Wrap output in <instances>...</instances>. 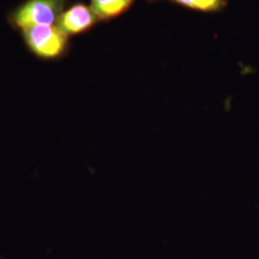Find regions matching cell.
<instances>
[{"instance_id":"cell-1","label":"cell","mask_w":259,"mask_h":259,"mask_svg":"<svg viewBox=\"0 0 259 259\" xmlns=\"http://www.w3.org/2000/svg\"><path fill=\"white\" fill-rule=\"evenodd\" d=\"M65 0H29L14 15L15 23L22 29L52 25L63 14Z\"/></svg>"},{"instance_id":"cell-2","label":"cell","mask_w":259,"mask_h":259,"mask_svg":"<svg viewBox=\"0 0 259 259\" xmlns=\"http://www.w3.org/2000/svg\"><path fill=\"white\" fill-rule=\"evenodd\" d=\"M22 30L28 46L37 55L54 58L65 49L66 35L57 26L37 25Z\"/></svg>"},{"instance_id":"cell-3","label":"cell","mask_w":259,"mask_h":259,"mask_svg":"<svg viewBox=\"0 0 259 259\" xmlns=\"http://www.w3.org/2000/svg\"><path fill=\"white\" fill-rule=\"evenodd\" d=\"M97 19L98 18L92 8L79 4L59 17L57 27L65 35L77 34L92 27Z\"/></svg>"},{"instance_id":"cell-4","label":"cell","mask_w":259,"mask_h":259,"mask_svg":"<svg viewBox=\"0 0 259 259\" xmlns=\"http://www.w3.org/2000/svg\"><path fill=\"white\" fill-rule=\"evenodd\" d=\"M134 0H93L92 9L98 19L116 17L129 8Z\"/></svg>"},{"instance_id":"cell-5","label":"cell","mask_w":259,"mask_h":259,"mask_svg":"<svg viewBox=\"0 0 259 259\" xmlns=\"http://www.w3.org/2000/svg\"><path fill=\"white\" fill-rule=\"evenodd\" d=\"M177 3L192 9L200 11H219L225 6V0H172Z\"/></svg>"}]
</instances>
